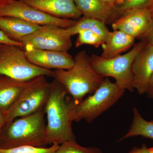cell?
<instances>
[{
	"label": "cell",
	"instance_id": "obj_24",
	"mask_svg": "<svg viewBox=\"0 0 153 153\" xmlns=\"http://www.w3.org/2000/svg\"><path fill=\"white\" fill-rule=\"evenodd\" d=\"M0 44L14 45L24 48V45L21 42H16L12 40L0 30Z\"/></svg>",
	"mask_w": 153,
	"mask_h": 153
},
{
	"label": "cell",
	"instance_id": "obj_19",
	"mask_svg": "<svg viewBox=\"0 0 153 153\" xmlns=\"http://www.w3.org/2000/svg\"><path fill=\"white\" fill-rule=\"evenodd\" d=\"M133 110V117L131 126L127 132L117 141L138 136L153 140V120L150 121L146 120L136 107H134Z\"/></svg>",
	"mask_w": 153,
	"mask_h": 153
},
{
	"label": "cell",
	"instance_id": "obj_27",
	"mask_svg": "<svg viewBox=\"0 0 153 153\" xmlns=\"http://www.w3.org/2000/svg\"><path fill=\"white\" fill-rule=\"evenodd\" d=\"M146 94L148 95L149 98L153 100V74L150 80L149 87Z\"/></svg>",
	"mask_w": 153,
	"mask_h": 153
},
{
	"label": "cell",
	"instance_id": "obj_7",
	"mask_svg": "<svg viewBox=\"0 0 153 153\" xmlns=\"http://www.w3.org/2000/svg\"><path fill=\"white\" fill-rule=\"evenodd\" d=\"M51 83L44 76L30 80L18 100L7 115V123L18 118L33 114L44 108L51 91Z\"/></svg>",
	"mask_w": 153,
	"mask_h": 153
},
{
	"label": "cell",
	"instance_id": "obj_11",
	"mask_svg": "<svg viewBox=\"0 0 153 153\" xmlns=\"http://www.w3.org/2000/svg\"><path fill=\"white\" fill-rule=\"evenodd\" d=\"M153 24L147 8L123 13L111 25L113 30H120L135 38L143 36Z\"/></svg>",
	"mask_w": 153,
	"mask_h": 153
},
{
	"label": "cell",
	"instance_id": "obj_14",
	"mask_svg": "<svg viewBox=\"0 0 153 153\" xmlns=\"http://www.w3.org/2000/svg\"><path fill=\"white\" fill-rule=\"evenodd\" d=\"M20 1L56 18L75 20L82 16L74 0Z\"/></svg>",
	"mask_w": 153,
	"mask_h": 153
},
{
	"label": "cell",
	"instance_id": "obj_17",
	"mask_svg": "<svg viewBox=\"0 0 153 153\" xmlns=\"http://www.w3.org/2000/svg\"><path fill=\"white\" fill-rule=\"evenodd\" d=\"M41 26L29 23L16 17L0 16V30L16 42L40 29Z\"/></svg>",
	"mask_w": 153,
	"mask_h": 153
},
{
	"label": "cell",
	"instance_id": "obj_2",
	"mask_svg": "<svg viewBox=\"0 0 153 153\" xmlns=\"http://www.w3.org/2000/svg\"><path fill=\"white\" fill-rule=\"evenodd\" d=\"M74 61L70 69H55L53 77L64 86L75 105H77L86 95L95 92L105 77L94 69L90 56L85 50L76 53Z\"/></svg>",
	"mask_w": 153,
	"mask_h": 153
},
{
	"label": "cell",
	"instance_id": "obj_8",
	"mask_svg": "<svg viewBox=\"0 0 153 153\" xmlns=\"http://www.w3.org/2000/svg\"><path fill=\"white\" fill-rule=\"evenodd\" d=\"M0 16L16 17L39 26L52 25L62 28L69 27L77 22L73 19H60L53 16L20 0H12L1 8Z\"/></svg>",
	"mask_w": 153,
	"mask_h": 153
},
{
	"label": "cell",
	"instance_id": "obj_18",
	"mask_svg": "<svg viewBox=\"0 0 153 153\" xmlns=\"http://www.w3.org/2000/svg\"><path fill=\"white\" fill-rule=\"evenodd\" d=\"M88 30L94 31L103 37L105 40L110 31L103 22L93 18L82 16L75 25L66 28H60V31L64 35L71 36L77 35L80 30Z\"/></svg>",
	"mask_w": 153,
	"mask_h": 153
},
{
	"label": "cell",
	"instance_id": "obj_3",
	"mask_svg": "<svg viewBox=\"0 0 153 153\" xmlns=\"http://www.w3.org/2000/svg\"><path fill=\"white\" fill-rule=\"evenodd\" d=\"M44 108L33 114L6 124L0 133V149L19 147H46L47 124Z\"/></svg>",
	"mask_w": 153,
	"mask_h": 153
},
{
	"label": "cell",
	"instance_id": "obj_31",
	"mask_svg": "<svg viewBox=\"0 0 153 153\" xmlns=\"http://www.w3.org/2000/svg\"><path fill=\"white\" fill-rule=\"evenodd\" d=\"M12 0H0V9L10 2Z\"/></svg>",
	"mask_w": 153,
	"mask_h": 153
},
{
	"label": "cell",
	"instance_id": "obj_6",
	"mask_svg": "<svg viewBox=\"0 0 153 153\" xmlns=\"http://www.w3.org/2000/svg\"><path fill=\"white\" fill-rule=\"evenodd\" d=\"M22 48L19 46L0 44V74L23 81L41 76L53 77V71L29 62Z\"/></svg>",
	"mask_w": 153,
	"mask_h": 153
},
{
	"label": "cell",
	"instance_id": "obj_4",
	"mask_svg": "<svg viewBox=\"0 0 153 153\" xmlns=\"http://www.w3.org/2000/svg\"><path fill=\"white\" fill-rule=\"evenodd\" d=\"M125 90L116 82L105 77L92 94L84 98L80 103L74 104L71 112L72 121L85 120L90 123L115 104L123 96Z\"/></svg>",
	"mask_w": 153,
	"mask_h": 153
},
{
	"label": "cell",
	"instance_id": "obj_23",
	"mask_svg": "<svg viewBox=\"0 0 153 153\" xmlns=\"http://www.w3.org/2000/svg\"><path fill=\"white\" fill-rule=\"evenodd\" d=\"M152 0H121L115 6L121 16L127 11L146 8L152 2Z\"/></svg>",
	"mask_w": 153,
	"mask_h": 153
},
{
	"label": "cell",
	"instance_id": "obj_30",
	"mask_svg": "<svg viewBox=\"0 0 153 153\" xmlns=\"http://www.w3.org/2000/svg\"><path fill=\"white\" fill-rule=\"evenodd\" d=\"M103 1L115 7L120 2L121 0H103Z\"/></svg>",
	"mask_w": 153,
	"mask_h": 153
},
{
	"label": "cell",
	"instance_id": "obj_12",
	"mask_svg": "<svg viewBox=\"0 0 153 153\" xmlns=\"http://www.w3.org/2000/svg\"><path fill=\"white\" fill-rule=\"evenodd\" d=\"M132 85L140 94L146 93L153 74V46L145 44L137 55L132 67Z\"/></svg>",
	"mask_w": 153,
	"mask_h": 153
},
{
	"label": "cell",
	"instance_id": "obj_1",
	"mask_svg": "<svg viewBox=\"0 0 153 153\" xmlns=\"http://www.w3.org/2000/svg\"><path fill=\"white\" fill-rule=\"evenodd\" d=\"M51 83L50 94L44 107L47 117V144L76 141L71 119L75 103L72 98H68L67 91L60 82L55 79Z\"/></svg>",
	"mask_w": 153,
	"mask_h": 153
},
{
	"label": "cell",
	"instance_id": "obj_10",
	"mask_svg": "<svg viewBox=\"0 0 153 153\" xmlns=\"http://www.w3.org/2000/svg\"><path fill=\"white\" fill-rule=\"evenodd\" d=\"M24 49L28 61L41 68L49 70H68L74 64V58L68 52L43 50L31 47H25Z\"/></svg>",
	"mask_w": 153,
	"mask_h": 153
},
{
	"label": "cell",
	"instance_id": "obj_21",
	"mask_svg": "<svg viewBox=\"0 0 153 153\" xmlns=\"http://www.w3.org/2000/svg\"><path fill=\"white\" fill-rule=\"evenodd\" d=\"M54 153H103L97 148L82 146L76 141L66 142L61 144Z\"/></svg>",
	"mask_w": 153,
	"mask_h": 153
},
{
	"label": "cell",
	"instance_id": "obj_5",
	"mask_svg": "<svg viewBox=\"0 0 153 153\" xmlns=\"http://www.w3.org/2000/svg\"><path fill=\"white\" fill-rule=\"evenodd\" d=\"M145 44L144 42L140 41L125 54L111 58H103L92 54L90 56L91 66L103 77L114 78L121 88L133 92L132 67L135 58Z\"/></svg>",
	"mask_w": 153,
	"mask_h": 153
},
{
	"label": "cell",
	"instance_id": "obj_26",
	"mask_svg": "<svg viewBox=\"0 0 153 153\" xmlns=\"http://www.w3.org/2000/svg\"><path fill=\"white\" fill-rule=\"evenodd\" d=\"M128 153H150V149L143 144L140 147H134Z\"/></svg>",
	"mask_w": 153,
	"mask_h": 153
},
{
	"label": "cell",
	"instance_id": "obj_16",
	"mask_svg": "<svg viewBox=\"0 0 153 153\" xmlns=\"http://www.w3.org/2000/svg\"><path fill=\"white\" fill-rule=\"evenodd\" d=\"M135 40V38L120 30L110 31L102 45V52L100 56L109 58L121 55L133 47Z\"/></svg>",
	"mask_w": 153,
	"mask_h": 153
},
{
	"label": "cell",
	"instance_id": "obj_32",
	"mask_svg": "<svg viewBox=\"0 0 153 153\" xmlns=\"http://www.w3.org/2000/svg\"><path fill=\"white\" fill-rule=\"evenodd\" d=\"M150 153H153V147L150 148Z\"/></svg>",
	"mask_w": 153,
	"mask_h": 153
},
{
	"label": "cell",
	"instance_id": "obj_13",
	"mask_svg": "<svg viewBox=\"0 0 153 153\" xmlns=\"http://www.w3.org/2000/svg\"><path fill=\"white\" fill-rule=\"evenodd\" d=\"M82 16L99 20L105 25H112L120 16L114 6L103 0H74Z\"/></svg>",
	"mask_w": 153,
	"mask_h": 153
},
{
	"label": "cell",
	"instance_id": "obj_15",
	"mask_svg": "<svg viewBox=\"0 0 153 153\" xmlns=\"http://www.w3.org/2000/svg\"><path fill=\"white\" fill-rule=\"evenodd\" d=\"M0 74V111L7 114L29 84Z\"/></svg>",
	"mask_w": 153,
	"mask_h": 153
},
{
	"label": "cell",
	"instance_id": "obj_25",
	"mask_svg": "<svg viewBox=\"0 0 153 153\" xmlns=\"http://www.w3.org/2000/svg\"><path fill=\"white\" fill-rule=\"evenodd\" d=\"M139 39L146 44L153 46V22L151 27L143 36L140 37Z\"/></svg>",
	"mask_w": 153,
	"mask_h": 153
},
{
	"label": "cell",
	"instance_id": "obj_20",
	"mask_svg": "<svg viewBox=\"0 0 153 153\" xmlns=\"http://www.w3.org/2000/svg\"><path fill=\"white\" fill-rule=\"evenodd\" d=\"M75 47L78 48L83 45H89L97 48L104 43V38L94 31L88 30H80L77 33Z\"/></svg>",
	"mask_w": 153,
	"mask_h": 153
},
{
	"label": "cell",
	"instance_id": "obj_22",
	"mask_svg": "<svg viewBox=\"0 0 153 153\" xmlns=\"http://www.w3.org/2000/svg\"><path fill=\"white\" fill-rule=\"evenodd\" d=\"M59 147V144L57 143L53 144L48 148H36L25 146L11 149H0V153H54Z\"/></svg>",
	"mask_w": 153,
	"mask_h": 153
},
{
	"label": "cell",
	"instance_id": "obj_29",
	"mask_svg": "<svg viewBox=\"0 0 153 153\" xmlns=\"http://www.w3.org/2000/svg\"><path fill=\"white\" fill-rule=\"evenodd\" d=\"M147 8L149 12L151 19H152V21L153 22V0L152 1V2L150 3V4L148 6Z\"/></svg>",
	"mask_w": 153,
	"mask_h": 153
},
{
	"label": "cell",
	"instance_id": "obj_28",
	"mask_svg": "<svg viewBox=\"0 0 153 153\" xmlns=\"http://www.w3.org/2000/svg\"><path fill=\"white\" fill-rule=\"evenodd\" d=\"M7 115L0 111V133L7 123Z\"/></svg>",
	"mask_w": 153,
	"mask_h": 153
},
{
	"label": "cell",
	"instance_id": "obj_9",
	"mask_svg": "<svg viewBox=\"0 0 153 153\" xmlns=\"http://www.w3.org/2000/svg\"><path fill=\"white\" fill-rule=\"evenodd\" d=\"M60 27L52 25L41 26L39 30L22 38L25 47L53 51L68 52L72 46L71 37L64 35Z\"/></svg>",
	"mask_w": 153,
	"mask_h": 153
}]
</instances>
